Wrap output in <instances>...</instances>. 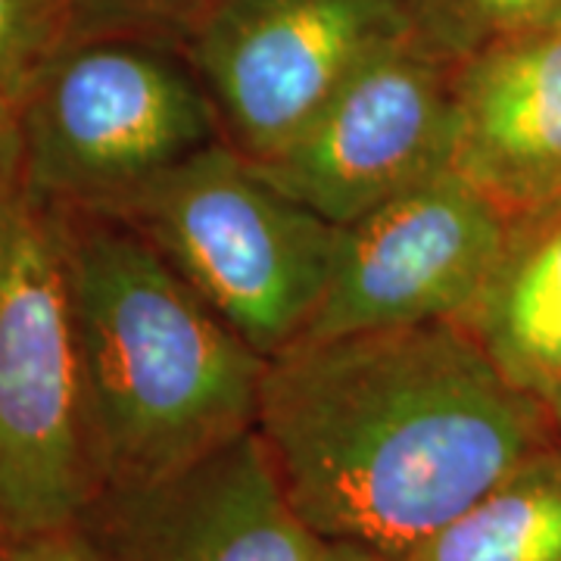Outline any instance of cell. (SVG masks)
Segmentation results:
<instances>
[{
    "instance_id": "8fae6325",
    "label": "cell",
    "mask_w": 561,
    "mask_h": 561,
    "mask_svg": "<svg viewBox=\"0 0 561 561\" xmlns=\"http://www.w3.org/2000/svg\"><path fill=\"white\" fill-rule=\"evenodd\" d=\"M459 324L524 393L542 405L561 397V206L508 225L500 262Z\"/></svg>"
},
{
    "instance_id": "30bf717a",
    "label": "cell",
    "mask_w": 561,
    "mask_h": 561,
    "mask_svg": "<svg viewBox=\"0 0 561 561\" xmlns=\"http://www.w3.org/2000/svg\"><path fill=\"white\" fill-rule=\"evenodd\" d=\"M449 165L508 221L561 206V20L456 62Z\"/></svg>"
},
{
    "instance_id": "8992f818",
    "label": "cell",
    "mask_w": 561,
    "mask_h": 561,
    "mask_svg": "<svg viewBox=\"0 0 561 561\" xmlns=\"http://www.w3.org/2000/svg\"><path fill=\"white\" fill-rule=\"evenodd\" d=\"M412 32L409 0H221L181 54L216 103L225 140L262 162Z\"/></svg>"
},
{
    "instance_id": "3957f363",
    "label": "cell",
    "mask_w": 561,
    "mask_h": 561,
    "mask_svg": "<svg viewBox=\"0 0 561 561\" xmlns=\"http://www.w3.org/2000/svg\"><path fill=\"white\" fill-rule=\"evenodd\" d=\"M22 187L57 213H110L225 140L179 47L69 38L16 106Z\"/></svg>"
},
{
    "instance_id": "2e32d148",
    "label": "cell",
    "mask_w": 561,
    "mask_h": 561,
    "mask_svg": "<svg viewBox=\"0 0 561 561\" xmlns=\"http://www.w3.org/2000/svg\"><path fill=\"white\" fill-rule=\"evenodd\" d=\"M0 561H103L91 537L76 527L41 534L20 542H0Z\"/></svg>"
},
{
    "instance_id": "9a60e30c",
    "label": "cell",
    "mask_w": 561,
    "mask_h": 561,
    "mask_svg": "<svg viewBox=\"0 0 561 561\" xmlns=\"http://www.w3.org/2000/svg\"><path fill=\"white\" fill-rule=\"evenodd\" d=\"M69 38H144L179 47L221 0H66Z\"/></svg>"
},
{
    "instance_id": "6da1fadb",
    "label": "cell",
    "mask_w": 561,
    "mask_h": 561,
    "mask_svg": "<svg viewBox=\"0 0 561 561\" xmlns=\"http://www.w3.org/2000/svg\"><path fill=\"white\" fill-rule=\"evenodd\" d=\"M256 434L306 527L381 559H400L559 440L549 409L459 321L280 350Z\"/></svg>"
},
{
    "instance_id": "52a82bcc",
    "label": "cell",
    "mask_w": 561,
    "mask_h": 561,
    "mask_svg": "<svg viewBox=\"0 0 561 561\" xmlns=\"http://www.w3.org/2000/svg\"><path fill=\"white\" fill-rule=\"evenodd\" d=\"M453 79L456 62L412 32L362 66L256 169L287 197L346 228L449 165Z\"/></svg>"
},
{
    "instance_id": "277c9868",
    "label": "cell",
    "mask_w": 561,
    "mask_h": 561,
    "mask_svg": "<svg viewBox=\"0 0 561 561\" xmlns=\"http://www.w3.org/2000/svg\"><path fill=\"white\" fill-rule=\"evenodd\" d=\"M101 216L135 228L265 359L300 341L341 243L337 225L287 197L228 140Z\"/></svg>"
},
{
    "instance_id": "4fadbf2b",
    "label": "cell",
    "mask_w": 561,
    "mask_h": 561,
    "mask_svg": "<svg viewBox=\"0 0 561 561\" xmlns=\"http://www.w3.org/2000/svg\"><path fill=\"white\" fill-rule=\"evenodd\" d=\"M409 7L415 35L449 62L561 20V0H409Z\"/></svg>"
},
{
    "instance_id": "e0dca14e",
    "label": "cell",
    "mask_w": 561,
    "mask_h": 561,
    "mask_svg": "<svg viewBox=\"0 0 561 561\" xmlns=\"http://www.w3.org/2000/svg\"><path fill=\"white\" fill-rule=\"evenodd\" d=\"M22 184L20 179V128L16 110L0 103V191Z\"/></svg>"
},
{
    "instance_id": "7c38bea8",
    "label": "cell",
    "mask_w": 561,
    "mask_h": 561,
    "mask_svg": "<svg viewBox=\"0 0 561 561\" xmlns=\"http://www.w3.org/2000/svg\"><path fill=\"white\" fill-rule=\"evenodd\" d=\"M387 561H561V440L542 446L453 522Z\"/></svg>"
},
{
    "instance_id": "5b68a950",
    "label": "cell",
    "mask_w": 561,
    "mask_h": 561,
    "mask_svg": "<svg viewBox=\"0 0 561 561\" xmlns=\"http://www.w3.org/2000/svg\"><path fill=\"white\" fill-rule=\"evenodd\" d=\"M60 219L0 191V542L76 527L94 500Z\"/></svg>"
},
{
    "instance_id": "7a4b0ae2",
    "label": "cell",
    "mask_w": 561,
    "mask_h": 561,
    "mask_svg": "<svg viewBox=\"0 0 561 561\" xmlns=\"http://www.w3.org/2000/svg\"><path fill=\"white\" fill-rule=\"evenodd\" d=\"M57 219L98 493L160 481L253 431L268 359L125 221Z\"/></svg>"
},
{
    "instance_id": "d6986e66",
    "label": "cell",
    "mask_w": 561,
    "mask_h": 561,
    "mask_svg": "<svg viewBox=\"0 0 561 561\" xmlns=\"http://www.w3.org/2000/svg\"><path fill=\"white\" fill-rule=\"evenodd\" d=\"M546 409H549L552 427H556V434H559V440H561V397H556V400L546 402Z\"/></svg>"
},
{
    "instance_id": "5bb4252c",
    "label": "cell",
    "mask_w": 561,
    "mask_h": 561,
    "mask_svg": "<svg viewBox=\"0 0 561 561\" xmlns=\"http://www.w3.org/2000/svg\"><path fill=\"white\" fill-rule=\"evenodd\" d=\"M69 35L66 0H0V103L16 110Z\"/></svg>"
},
{
    "instance_id": "ac0fdd59",
    "label": "cell",
    "mask_w": 561,
    "mask_h": 561,
    "mask_svg": "<svg viewBox=\"0 0 561 561\" xmlns=\"http://www.w3.org/2000/svg\"><path fill=\"white\" fill-rule=\"evenodd\" d=\"M321 561H387L381 556L362 552V549H350V546H328Z\"/></svg>"
},
{
    "instance_id": "ba28073f",
    "label": "cell",
    "mask_w": 561,
    "mask_h": 561,
    "mask_svg": "<svg viewBox=\"0 0 561 561\" xmlns=\"http://www.w3.org/2000/svg\"><path fill=\"white\" fill-rule=\"evenodd\" d=\"M508 225L446 165L341 228L331 275L300 341L461 321L500 262Z\"/></svg>"
},
{
    "instance_id": "9c48e42d",
    "label": "cell",
    "mask_w": 561,
    "mask_h": 561,
    "mask_svg": "<svg viewBox=\"0 0 561 561\" xmlns=\"http://www.w3.org/2000/svg\"><path fill=\"white\" fill-rule=\"evenodd\" d=\"M81 530L103 561H321L253 431L160 481L98 493Z\"/></svg>"
}]
</instances>
